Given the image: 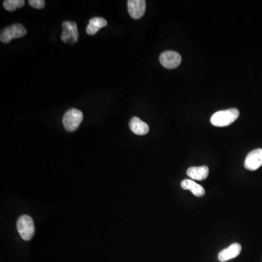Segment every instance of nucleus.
<instances>
[{"label": "nucleus", "instance_id": "5", "mask_svg": "<svg viewBox=\"0 0 262 262\" xmlns=\"http://www.w3.org/2000/svg\"><path fill=\"white\" fill-rule=\"evenodd\" d=\"M160 62L165 68L173 70L180 65L182 62V56L176 51H165L160 56Z\"/></svg>", "mask_w": 262, "mask_h": 262}, {"label": "nucleus", "instance_id": "10", "mask_svg": "<svg viewBox=\"0 0 262 262\" xmlns=\"http://www.w3.org/2000/svg\"><path fill=\"white\" fill-rule=\"evenodd\" d=\"M129 126H130L131 131L136 135H146L149 131V125L136 117L131 118Z\"/></svg>", "mask_w": 262, "mask_h": 262}, {"label": "nucleus", "instance_id": "9", "mask_svg": "<svg viewBox=\"0 0 262 262\" xmlns=\"http://www.w3.org/2000/svg\"><path fill=\"white\" fill-rule=\"evenodd\" d=\"M241 251H242V247H241V244L235 243V244L231 245L228 248L222 250L219 253V260L221 262H225L229 261V260L233 259V258L239 256Z\"/></svg>", "mask_w": 262, "mask_h": 262}, {"label": "nucleus", "instance_id": "11", "mask_svg": "<svg viewBox=\"0 0 262 262\" xmlns=\"http://www.w3.org/2000/svg\"><path fill=\"white\" fill-rule=\"evenodd\" d=\"M187 174L192 180L202 181L206 179L209 174V168L206 165L199 167H190L188 168Z\"/></svg>", "mask_w": 262, "mask_h": 262}, {"label": "nucleus", "instance_id": "14", "mask_svg": "<svg viewBox=\"0 0 262 262\" xmlns=\"http://www.w3.org/2000/svg\"><path fill=\"white\" fill-rule=\"evenodd\" d=\"M25 4L24 0H6L3 2V6L8 11H14L17 8H21Z\"/></svg>", "mask_w": 262, "mask_h": 262}, {"label": "nucleus", "instance_id": "4", "mask_svg": "<svg viewBox=\"0 0 262 262\" xmlns=\"http://www.w3.org/2000/svg\"><path fill=\"white\" fill-rule=\"evenodd\" d=\"M27 34V29L23 25L15 24L2 30L0 34V40L3 43H8L12 39L24 37Z\"/></svg>", "mask_w": 262, "mask_h": 262}, {"label": "nucleus", "instance_id": "12", "mask_svg": "<svg viewBox=\"0 0 262 262\" xmlns=\"http://www.w3.org/2000/svg\"><path fill=\"white\" fill-rule=\"evenodd\" d=\"M181 186L183 189L190 190L196 196H203L206 193L204 188L200 184H196L192 179H184L181 183Z\"/></svg>", "mask_w": 262, "mask_h": 262}, {"label": "nucleus", "instance_id": "2", "mask_svg": "<svg viewBox=\"0 0 262 262\" xmlns=\"http://www.w3.org/2000/svg\"><path fill=\"white\" fill-rule=\"evenodd\" d=\"M17 229L21 238L26 241H29L33 238L34 234V221L28 215H23L17 222Z\"/></svg>", "mask_w": 262, "mask_h": 262}, {"label": "nucleus", "instance_id": "7", "mask_svg": "<svg viewBox=\"0 0 262 262\" xmlns=\"http://www.w3.org/2000/svg\"><path fill=\"white\" fill-rule=\"evenodd\" d=\"M244 166L249 170H256L262 166V149H254L248 153Z\"/></svg>", "mask_w": 262, "mask_h": 262}, {"label": "nucleus", "instance_id": "13", "mask_svg": "<svg viewBox=\"0 0 262 262\" xmlns=\"http://www.w3.org/2000/svg\"><path fill=\"white\" fill-rule=\"evenodd\" d=\"M107 25V21L104 18L96 17L89 20V26L86 29V32L89 35H94L100 29Z\"/></svg>", "mask_w": 262, "mask_h": 262}, {"label": "nucleus", "instance_id": "6", "mask_svg": "<svg viewBox=\"0 0 262 262\" xmlns=\"http://www.w3.org/2000/svg\"><path fill=\"white\" fill-rule=\"evenodd\" d=\"M63 32L61 39L64 42L75 43L77 42L79 38L78 29L77 24L73 21H65L62 24Z\"/></svg>", "mask_w": 262, "mask_h": 262}, {"label": "nucleus", "instance_id": "8", "mask_svg": "<svg viewBox=\"0 0 262 262\" xmlns=\"http://www.w3.org/2000/svg\"><path fill=\"white\" fill-rule=\"evenodd\" d=\"M146 1L144 0H129L127 1V10L131 18H141L145 13Z\"/></svg>", "mask_w": 262, "mask_h": 262}, {"label": "nucleus", "instance_id": "15", "mask_svg": "<svg viewBox=\"0 0 262 262\" xmlns=\"http://www.w3.org/2000/svg\"><path fill=\"white\" fill-rule=\"evenodd\" d=\"M29 4L36 9H42L46 5V2L43 0H29Z\"/></svg>", "mask_w": 262, "mask_h": 262}, {"label": "nucleus", "instance_id": "1", "mask_svg": "<svg viewBox=\"0 0 262 262\" xmlns=\"http://www.w3.org/2000/svg\"><path fill=\"white\" fill-rule=\"evenodd\" d=\"M239 115V112L237 108H229L217 112L212 115L211 122L215 127H226L233 123Z\"/></svg>", "mask_w": 262, "mask_h": 262}, {"label": "nucleus", "instance_id": "3", "mask_svg": "<svg viewBox=\"0 0 262 262\" xmlns=\"http://www.w3.org/2000/svg\"><path fill=\"white\" fill-rule=\"evenodd\" d=\"M83 120V114L77 108H71L65 113L63 124L66 130L73 132L78 128Z\"/></svg>", "mask_w": 262, "mask_h": 262}]
</instances>
